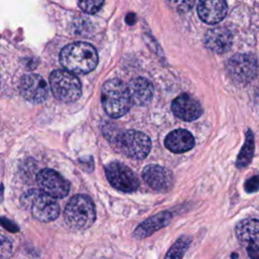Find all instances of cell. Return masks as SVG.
<instances>
[{"mask_svg":"<svg viewBox=\"0 0 259 259\" xmlns=\"http://www.w3.org/2000/svg\"><path fill=\"white\" fill-rule=\"evenodd\" d=\"M60 63L68 71L86 74L95 69L98 63L96 49L84 41H76L64 47L60 53Z\"/></svg>","mask_w":259,"mask_h":259,"instance_id":"1","label":"cell"},{"mask_svg":"<svg viewBox=\"0 0 259 259\" xmlns=\"http://www.w3.org/2000/svg\"><path fill=\"white\" fill-rule=\"evenodd\" d=\"M105 136L115 150L131 159L142 160L151 151V140L142 132L134 130L115 131L112 134L106 133Z\"/></svg>","mask_w":259,"mask_h":259,"instance_id":"2","label":"cell"},{"mask_svg":"<svg viewBox=\"0 0 259 259\" xmlns=\"http://www.w3.org/2000/svg\"><path fill=\"white\" fill-rule=\"evenodd\" d=\"M22 207L35 220L49 223L60 215V206L56 198L41 189H29L20 197Z\"/></svg>","mask_w":259,"mask_h":259,"instance_id":"3","label":"cell"},{"mask_svg":"<svg viewBox=\"0 0 259 259\" xmlns=\"http://www.w3.org/2000/svg\"><path fill=\"white\" fill-rule=\"evenodd\" d=\"M101 104L105 113L112 118L124 115L132 106L126 85L119 79L106 81L101 89Z\"/></svg>","mask_w":259,"mask_h":259,"instance_id":"4","label":"cell"},{"mask_svg":"<svg viewBox=\"0 0 259 259\" xmlns=\"http://www.w3.org/2000/svg\"><path fill=\"white\" fill-rule=\"evenodd\" d=\"M66 223L74 230L90 228L96 219L95 207L92 200L83 194L73 196L64 210Z\"/></svg>","mask_w":259,"mask_h":259,"instance_id":"5","label":"cell"},{"mask_svg":"<svg viewBox=\"0 0 259 259\" xmlns=\"http://www.w3.org/2000/svg\"><path fill=\"white\" fill-rule=\"evenodd\" d=\"M54 96L63 102H75L81 97L82 85L78 77L68 70H55L50 75Z\"/></svg>","mask_w":259,"mask_h":259,"instance_id":"6","label":"cell"},{"mask_svg":"<svg viewBox=\"0 0 259 259\" xmlns=\"http://www.w3.org/2000/svg\"><path fill=\"white\" fill-rule=\"evenodd\" d=\"M226 68L231 78L236 82L250 83L257 77V58L252 54H237L228 60Z\"/></svg>","mask_w":259,"mask_h":259,"instance_id":"7","label":"cell"},{"mask_svg":"<svg viewBox=\"0 0 259 259\" xmlns=\"http://www.w3.org/2000/svg\"><path fill=\"white\" fill-rule=\"evenodd\" d=\"M105 175L108 182L117 190L122 192H134L139 188L140 181L135 172L122 163L113 161L105 168Z\"/></svg>","mask_w":259,"mask_h":259,"instance_id":"8","label":"cell"},{"mask_svg":"<svg viewBox=\"0 0 259 259\" xmlns=\"http://www.w3.org/2000/svg\"><path fill=\"white\" fill-rule=\"evenodd\" d=\"M39 188L55 198H64L70 191V183L57 171L42 169L36 175Z\"/></svg>","mask_w":259,"mask_h":259,"instance_id":"9","label":"cell"},{"mask_svg":"<svg viewBox=\"0 0 259 259\" xmlns=\"http://www.w3.org/2000/svg\"><path fill=\"white\" fill-rule=\"evenodd\" d=\"M236 235L240 244L245 247L249 257L257 258L259 251V223L257 219H246L236 226Z\"/></svg>","mask_w":259,"mask_h":259,"instance_id":"10","label":"cell"},{"mask_svg":"<svg viewBox=\"0 0 259 259\" xmlns=\"http://www.w3.org/2000/svg\"><path fill=\"white\" fill-rule=\"evenodd\" d=\"M19 91L25 100L35 104L46 101L49 96L48 83L36 74L24 75L20 79Z\"/></svg>","mask_w":259,"mask_h":259,"instance_id":"11","label":"cell"},{"mask_svg":"<svg viewBox=\"0 0 259 259\" xmlns=\"http://www.w3.org/2000/svg\"><path fill=\"white\" fill-rule=\"evenodd\" d=\"M145 182L154 190L160 192L169 191L174 184L173 173L166 167L160 165H148L142 172Z\"/></svg>","mask_w":259,"mask_h":259,"instance_id":"12","label":"cell"},{"mask_svg":"<svg viewBox=\"0 0 259 259\" xmlns=\"http://www.w3.org/2000/svg\"><path fill=\"white\" fill-rule=\"evenodd\" d=\"M171 109L175 116L184 121H193L202 114L200 103L187 93L178 95L172 101Z\"/></svg>","mask_w":259,"mask_h":259,"instance_id":"13","label":"cell"},{"mask_svg":"<svg viewBox=\"0 0 259 259\" xmlns=\"http://www.w3.org/2000/svg\"><path fill=\"white\" fill-rule=\"evenodd\" d=\"M228 11L226 0H199L197 13L199 18L207 24H217L222 21Z\"/></svg>","mask_w":259,"mask_h":259,"instance_id":"14","label":"cell"},{"mask_svg":"<svg viewBox=\"0 0 259 259\" xmlns=\"http://www.w3.org/2000/svg\"><path fill=\"white\" fill-rule=\"evenodd\" d=\"M204 45L209 51L215 54H224L233 45V34L225 27L209 29L204 35Z\"/></svg>","mask_w":259,"mask_h":259,"instance_id":"15","label":"cell"},{"mask_svg":"<svg viewBox=\"0 0 259 259\" xmlns=\"http://www.w3.org/2000/svg\"><path fill=\"white\" fill-rule=\"evenodd\" d=\"M132 104L139 106L147 105L153 97L154 87L152 83L143 77L134 78L126 85Z\"/></svg>","mask_w":259,"mask_h":259,"instance_id":"16","label":"cell"},{"mask_svg":"<svg viewBox=\"0 0 259 259\" xmlns=\"http://www.w3.org/2000/svg\"><path fill=\"white\" fill-rule=\"evenodd\" d=\"M166 148L176 154L185 153L194 147L195 141L190 132L179 128L169 133L164 141Z\"/></svg>","mask_w":259,"mask_h":259,"instance_id":"17","label":"cell"},{"mask_svg":"<svg viewBox=\"0 0 259 259\" xmlns=\"http://www.w3.org/2000/svg\"><path fill=\"white\" fill-rule=\"evenodd\" d=\"M171 218H172V214L169 211L159 212L156 215L140 224L136 228L134 235L138 239H144L146 237H149L155 232H157L158 230L166 227L170 223Z\"/></svg>","mask_w":259,"mask_h":259,"instance_id":"18","label":"cell"},{"mask_svg":"<svg viewBox=\"0 0 259 259\" xmlns=\"http://www.w3.org/2000/svg\"><path fill=\"white\" fill-rule=\"evenodd\" d=\"M254 154V136L251 130H248L244 146L242 147L239 156L237 158V167L244 168L250 164Z\"/></svg>","mask_w":259,"mask_h":259,"instance_id":"19","label":"cell"},{"mask_svg":"<svg viewBox=\"0 0 259 259\" xmlns=\"http://www.w3.org/2000/svg\"><path fill=\"white\" fill-rule=\"evenodd\" d=\"M190 243V239L187 237L179 238L175 244L169 249L166 254V258H181L183 257L185 251L187 250Z\"/></svg>","mask_w":259,"mask_h":259,"instance_id":"20","label":"cell"},{"mask_svg":"<svg viewBox=\"0 0 259 259\" xmlns=\"http://www.w3.org/2000/svg\"><path fill=\"white\" fill-rule=\"evenodd\" d=\"M79 7L86 13L94 14L100 10L104 0H77Z\"/></svg>","mask_w":259,"mask_h":259,"instance_id":"21","label":"cell"},{"mask_svg":"<svg viewBox=\"0 0 259 259\" xmlns=\"http://www.w3.org/2000/svg\"><path fill=\"white\" fill-rule=\"evenodd\" d=\"M195 0H167L168 5L175 11L184 13L189 11L193 5Z\"/></svg>","mask_w":259,"mask_h":259,"instance_id":"22","label":"cell"},{"mask_svg":"<svg viewBox=\"0 0 259 259\" xmlns=\"http://www.w3.org/2000/svg\"><path fill=\"white\" fill-rule=\"evenodd\" d=\"M245 189L247 192H255L258 189V176H253L245 183Z\"/></svg>","mask_w":259,"mask_h":259,"instance_id":"23","label":"cell"},{"mask_svg":"<svg viewBox=\"0 0 259 259\" xmlns=\"http://www.w3.org/2000/svg\"><path fill=\"white\" fill-rule=\"evenodd\" d=\"M0 222H1V224L8 230V231H10V232H16L17 230H15L14 228H11V226H15V225H13L11 222H9V221H7L6 219H1L0 220Z\"/></svg>","mask_w":259,"mask_h":259,"instance_id":"24","label":"cell"}]
</instances>
